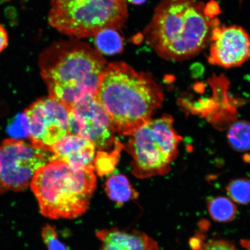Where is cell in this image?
I'll list each match as a JSON object with an SVG mask.
<instances>
[{"label": "cell", "instance_id": "ac0fdd59", "mask_svg": "<svg viewBox=\"0 0 250 250\" xmlns=\"http://www.w3.org/2000/svg\"><path fill=\"white\" fill-rule=\"evenodd\" d=\"M42 237L48 250H69L59 239L58 230L52 225L47 224L42 227Z\"/></svg>", "mask_w": 250, "mask_h": 250}, {"label": "cell", "instance_id": "5bb4252c", "mask_svg": "<svg viewBox=\"0 0 250 250\" xmlns=\"http://www.w3.org/2000/svg\"><path fill=\"white\" fill-rule=\"evenodd\" d=\"M209 215L212 220L218 223H228L236 217L237 208L229 198L217 196L208 201Z\"/></svg>", "mask_w": 250, "mask_h": 250}, {"label": "cell", "instance_id": "ffe728a7", "mask_svg": "<svg viewBox=\"0 0 250 250\" xmlns=\"http://www.w3.org/2000/svg\"><path fill=\"white\" fill-rule=\"evenodd\" d=\"M111 155L101 154H99L95 158V168H97V170H98L99 173H107L112 170L115 165V159L117 158L115 156L111 159Z\"/></svg>", "mask_w": 250, "mask_h": 250}, {"label": "cell", "instance_id": "44dd1931", "mask_svg": "<svg viewBox=\"0 0 250 250\" xmlns=\"http://www.w3.org/2000/svg\"><path fill=\"white\" fill-rule=\"evenodd\" d=\"M195 250H239L233 244L223 240H211L198 246Z\"/></svg>", "mask_w": 250, "mask_h": 250}, {"label": "cell", "instance_id": "e0dca14e", "mask_svg": "<svg viewBox=\"0 0 250 250\" xmlns=\"http://www.w3.org/2000/svg\"><path fill=\"white\" fill-rule=\"evenodd\" d=\"M227 195L239 205L250 203V178H240L231 181L226 188Z\"/></svg>", "mask_w": 250, "mask_h": 250}, {"label": "cell", "instance_id": "ba28073f", "mask_svg": "<svg viewBox=\"0 0 250 250\" xmlns=\"http://www.w3.org/2000/svg\"><path fill=\"white\" fill-rule=\"evenodd\" d=\"M24 114L29 123L31 145L37 148L51 152L55 144L68 134L69 111L51 97L37 100Z\"/></svg>", "mask_w": 250, "mask_h": 250}, {"label": "cell", "instance_id": "6da1fadb", "mask_svg": "<svg viewBox=\"0 0 250 250\" xmlns=\"http://www.w3.org/2000/svg\"><path fill=\"white\" fill-rule=\"evenodd\" d=\"M219 11L214 1L205 4L198 0H161L143 31L144 39L165 60L192 58L210 43L220 26L215 18Z\"/></svg>", "mask_w": 250, "mask_h": 250}, {"label": "cell", "instance_id": "7402d4cb", "mask_svg": "<svg viewBox=\"0 0 250 250\" xmlns=\"http://www.w3.org/2000/svg\"><path fill=\"white\" fill-rule=\"evenodd\" d=\"M9 43V35L5 28L0 23V54L7 48Z\"/></svg>", "mask_w": 250, "mask_h": 250}, {"label": "cell", "instance_id": "d6986e66", "mask_svg": "<svg viewBox=\"0 0 250 250\" xmlns=\"http://www.w3.org/2000/svg\"><path fill=\"white\" fill-rule=\"evenodd\" d=\"M8 131L14 136V139L29 137V123L24 114L20 115L14 119L13 123L9 126Z\"/></svg>", "mask_w": 250, "mask_h": 250}, {"label": "cell", "instance_id": "7c38bea8", "mask_svg": "<svg viewBox=\"0 0 250 250\" xmlns=\"http://www.w3.org/2000/svg\"><path fill=\"white\" fill-rule=\"evenodd\" d=\"M99 250H159L154 239L136 229L105 228L97 231Z\"/></svg>", "mask_w": 250, "mask_h": 250}, {"label": "cell", "instance_id": "8fae6325", "mask_svg": "<svg viewBox=\"0 0 250 250\" xmlns=\"http://www.w3.org/2000/svg\"><path fill=\"white\" fill-rule=\"evenodd\" d=\"M95 151L89 140L67 134L53 146L49 162L62 161L74 167L95 169Z\"/></svg>", "mask_w": 250, "mask_h": 250}, {"label": "cell", "instance_id": "8992f818", "mask_svg": "<svg viewBox=\"0 0 250 250\" xmlns=\"http://www.w3.org/2000/svg\"><path fill=\"white\" fill-rule=\"evenodd\" d=\"M128 151L132 156L133 171L137 177L163 176L179 154L181 137L170 115L149 120L130 134Z\"/></svg>", "mask_w": 250, "mask_h": 250}, {"label": "cell", "instance_id": "30bf717a", "mask_svg": "<svg viewBox=\"0 0 250 250\" xmlns=\"http://www.w3.org/2000/svg\"><path fill=\"white\" fill-rule=\"evenodd\" d=\"M210 43L208 61L211 64L226 68L237 67L250 58V36L236 25L215 28Z\"/></svg>", "mask_w": 250, "mask_h": 250}, {"label": "cell", "instance_id": "9c48e42d", "mask_svg": "<svg viewBox=\"0 0 250 250\" xmlns=\"http://www.w3.org/2000/svg\"><path fill=\"white\" fill-rule=\"evenodd\" d=\"M115 133L110 118L96 95L86 93L72 106L68 134L88 140L96 148L103 150L116 142Z\"/></svg>", "mask_w": 250, "mask_h": 250}, {"label": "cell", "instance_id": "4fadbf2b", "mask_svg": "<svg viewBox=\"0 0 250 250\" xmlns=\"http://www.w3.org/2000/svg\"><path fill=\"white\" fill-rule=\"evenodd\" d=\"M105 190L109 198L116 203L118 207L138 196L129 180L123 174H114L109 177L106 182Z\"/></svg>", "mask_w": 250, "mask_h": 250}, {"label": "cell", "instance_id": "3957f363", "mask_svg": "<svg viewBox=\"0 0 250 250\" xmlns=\"http://www.w3.org/2000/svg\"><path fill=\"white\" fill-rule=\"evenodd\" d=\"M107 64L98 50L76 39L52 43L39 58L40 75L49 96L62 103L69 111L85 94L96 95Z\"/></svg>", "mask_w": 250, "mask_h": 250}, {"label": "cell", "instance_id": "2e32d148", "mask_svg": "<svg viewBox=\"0 0 250 250\" xmlns=\"http://www.w3.org/2000/svg\"><path fill=\"white\" fill-rule=\"evenodd\" d=\"M228 142L237 152L250 150V122L238 121L229 127L227 133Z\"/></svg>", "mask_w": 250, "mask_h": 250}, {"label": "cell", "instance_id": "7a4b0ae2", "mask_svg": "<svg viewBox=\"0 0 250 250\" xmlns=\"http://www.w3.org/2000/svg\"><path fill=\"white\" fill-rule=\"evenodd\" d=\"M96 97L115 132L130 136L152 119L164 95L151 74L138 71L124 62L108 63L100 80Z\"/></svg>", "mask_w": 250, "mask_h": 250}, {"label": "cell", "instance_id": "5b68a950", "mask_svg": "<svg viewBox=\"0 0 250 250\" xmlns=\"http://www.w3.org/2000/svg\"><path fill=\"white\" fill-rule=\"evenodd\" d=\"M128 18L127 0H51L48 22L71 39L95 37L120 30Z\"/></svg>", "mask_w": 250, "mask_h": 250}, {"label": "cell", "instance_id": "603a6c76", "mask_svg": "<svg viewBox=\"0 0 250 250\" xmlns=\"http://www.w3.org/2000/svg\"><path fill=\"white\" fill-rule=\"evenodd\" d=\"M129 1L131 4L133 5H142L145 3L146 0H127Z\"/></svg>", "mask_w": 250, "mask_h": 250}, {"label": "cell", "instance_id": "277c9868", "mask_svg": "<svg viewBox=\"0 0 250 250\" xmlns=\"http://www.w3.org/2000/svg\"><path fill=\"white\" fill-rule=\"evenodd\" d=\"M94 170L62 161L49 162L39 168L30 186L41 213L52 220L73 219L85 213L96 189Z\"/></svg>", "mask_w": 250, "mask_h": 250}, {"label": "cell", "instance_id": "52a82bcc", "mask_svg": "<svg viewBox=\"0 0 250 250\" xmlns=\"http://www.w3.org/2000/svg\"><path fill=\"white\" fill-rule=\"evenodd\" d=\"M48 152L23 140H4L0 145V193L26 189L39 168L48 163Z\"/></svg>", "mask_w": 250, "mask_h": 250}, {"label": "cell", "instance_id": "9a60e30c", "mask_svg": "<svg viewBox=\"0 0 250 250\" xmlns=\"http://www.w3.org/2000/svg\"><path fill=\"white\" fill-rule=\"evenodd\" d=\"M95 37L96 49L103 55H114L123 51L124 40L117 30H103Z\"/></svg>", "mask_w": 250, "mask_h": 250}]
</instances>
